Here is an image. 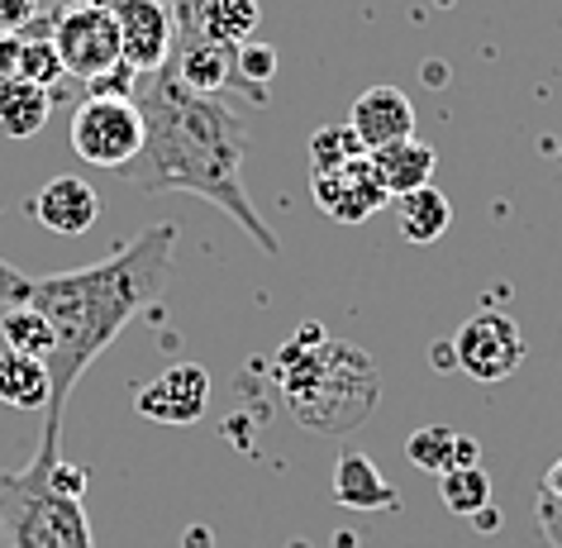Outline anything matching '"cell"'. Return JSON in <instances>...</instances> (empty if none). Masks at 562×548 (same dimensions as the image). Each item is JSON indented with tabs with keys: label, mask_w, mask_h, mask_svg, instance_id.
Segmentation results:
<instances>
[{
	"label": "cell",
	"mask_w": 562,
	"mask_h": 548,
	"mask_svg": "<svg viewBox=\"0 0 562 548\" xmlns=\"http://www.w3.org/2000/svg\"><path fill=\"white\" fill-rule=\"evenodd\" d=\"M144 110V148L124 167V181L144 195L187 191L224 210L262 253H281V238L267 230L252 195L244 191V158H248V124L224 96H201L181 87L172 67L138 77L134 91Z\"/></svg>",
	"instance_id": "obj_1"
},
{
	"label": "cell",
	"mask_w": 562,
	"mask_h": 548,
	"mask_svg": "<svg viewBox=\"0 0 562 548\" xmlns=\"http://www.w3.org/2000/svg\"><path fill=\"white\" fill-rule=\"evenodd\" d=\"M177 224L162 220L144 230L134 244H124L115 258L77 267V272H53L34 282L30 305L53 325V354H48V411H44V454H58L63 411L72 401L81 372L105 354L110 344L130 329L153 301L162 297L167 272L177 253Z\"/></svg>",
	"instance_id": "obj_2"
},
{
	"label": "cell",
	"mask_w": 562,
	"mask_h": 548,
	"mask_svg": "<svg viewBox=\"0 0 562 548\" xmlns=\"http://www.w3.org/2000/svg\"><path fill=\"white\" fill-rule=\"evenodd\" d=\"M281 401L296 425L315 434H348L376 411L382 377L376 362L358 344L334 339L325 325L305 320L286 344L277 348Z\"/></svg>",
	"instance_id": "obj_3"
},
{
	"label": "cell",
	"mask_w": 562,
	"mask_h": 548,
	"mask_svg": "<svg viewBox=\"0 0 562 548\" xmlns=\"http://www.w3.org/2000/svg\"><path fill=\"white\" fill-rule=\"evenodd\" d=\"M53 462H58V454L38 448L30 468L0 477V534H5V548H95L81 501L63 496L53 487L48 477Z\"/></svg>",
	"instance_id": "obj_4"
},
{
	"label": "cell",
	"mask_w": 562,
	"mask_h": 548,
	"mask_svg": "<svg viewBox=\"0 0 562 548\" xmlns=\"http://www.w3.org/2000/svg\"><path fill=\"white\" fill-rule=\"evenodd\" d=\"M67 138L87 167L124 172L144 148V110H138V101H120V96H87L72 110Z\"/></svg>",
	"instance_id": "obj_5"
},
{
	"label": "cell",
	"mask_w": 562,
	"mask_h": 548,
	"mask_svg": "<svg viewBox=\"0 0 562 548\" xmlns=\"http://www.w3.org/2000/svg\"><path fill=\"white\" fill-rule=\"evenodd\" d=\"M48 38L58 48V63L67 77L95 81L120 63V24L105 5H91V0H77V5L58 10L48 24Z\"/></svg>",
	"instance_id": "obj_6"
},
{
	"label": "cell",
	"mask_w": 562,
	"mask_h": 548,
	"mask_svg": "<svg viewBox=\"0 0 562 548\" xmlns=\"http://www.w3.org/2000/svg\"><path fill=\"white\" fill-rule=\"evenodd\" d=\"M525 354H529L525 334H519L515 320L501 315V311L472 315L468 325L453 334V362H458V372L472 377V382H505L510 372H519Z\"/></svg>",
	"instance_id": "obj_7"
},
{
	"label": "cell",
	"mask_w": 562,
	"mask_h": 548,
	"mask_svg": "<svg viewBox=\"0 0 562 548\" xmlns=\"http://www.w3.org/2000/svg\"><path fill=\"white\" fill-rule=\"evenodd\" d=\"M110 15L120 24V63L138 77L162 72L177 44V20L167 0H110Z\"/></svg>",
	"instance_id": "obj_8"
},
{
	"label": "cell",
	"mask_w": 562,
	"mask_h": 548,
	"mask_svg": "<svg viewBox=\"0 0 562 548\" xmlns=\"http://www.w3.org/2000/svg\"><path fill=\"white\" fill-rule=\"evenodd\" d=\"M315 205L325 210L334 224H368L376 210L391 205L386 187L372 172V158H358L348 167H334V172H315L311 177Z\"/></svg>",
	"instance_id": "obj_9"
},
{
	"label": "cell",
	"mask_w": 562,
	"mask_h": 548,
	"mask_svg": "<svg viewBox=\"0 0 562 548\" xmlns=\"http://www.w3.org/2000/svg\"><path fill=\"white\" fill-rule=\"evenodd\" d=\"M134 405H138V415L158 420V425H191L210 405V372L201 362H172L148 387H138Z\"/></svg>",
	"instance_id": "obj_10"
},
{
	"label": "cell",
	"mask_w": 562,
	"mask_h": 548,
	"mask_svg": "<svg viewBox=\"0 0 562 548\" xmlns=\"http://www.w3.org/2000/svg\"><path fill=\"white\" fill-rule=\"evenodd\" d=\"M34 220L44 224L48 234H63V238H77L87 234L95 220H101V191L91 187L87 177H53L38 187V195L30 201Z\"/></svg>",
	"instance_id": "obj_11"
},
{
	"label": "cell",
	"mask_w": 562,
	"mask_h": 548,
	"mask_svg": "<svg viewBox=\"0 0 562 548\" xmlns=\"http://www.w3.org/2000/svg\"><path fill=\"white\" fill-rule=\"evenodd\" d=\"M353 134L362 138V148L376 153L396 138H415V105L401 87H368L353 101Z\"/></svg>",
	"instance_id": "obj_12"
},
{
	"label": "cell",
	"mask_w": 562,
	"mask_h": 548,
	"mask_svg": "<svg viewBox=\"0 0 562 548\" xmlns=\"http://www.w3.org/2000/svg\"><path fill=\"white\" fill-rule=\"evenodd\" d=\"M329 487H334V501L344 505V511H358V515H376V511H396L401 496H396V487L382 477V468L368 458V454H339L334 458V477H329Z\"/></svg>",
	"instance_id": "obj_13"
},
{
	"label": "cell",
	"mask_w": 562,
	"mask_h": 548,
	"mask_svg": "<svg viewBox=\"0 0 562 548\" xmlns=\"http://www.w3.org/2000/svg\"><path fill=\"white\" fill-rule=\"evenodd\" d=\"M368 158H372V172L386 187L391 201H401V195L429 187L434 167H439V153H434L425 138H396V144L376 148V153H368Z\"/></svg>",
	"instance_id": "obj_14"
},
{
	"label": "cell",
	"mask_w": 562,
	"mask_h": 548,
	"mask_svg": "<svg viewBox=\"0 0 562 548\" xmlns=\"http://www.w3.org/2000/svg\"><path fill=\"white\" fill-rule=\"evenodd\" d=\"M405 458H411L419 472L443 477L453 468H472L476 462V439L472 434L448 429V425H425V429H415L411 439H405Z\"/></svg>",
	"instance_id": "obj_15"
},
{
	"label": "cell",
	"mask_w": 562,
	"mask_h": 548,
	"mask_svg": "<svg viewBox=\"0 0 562 548\" xmlns=\"http://www.w3.org/2000/svg\"><path fill=\"white\" fill-rule=\"evenodd\" d=\"M53 115V91L34 87L24 77L0 81V134L5 138H34Z\"/></svg>",
	"instance_id": "obj_16"
},
{
	"label": "cell",
	"mask_w": 562,
	"mask_h": 548,
	"mask_svg": "<svg viewBox=\"0 0 562 548\" xmlns=\"http://www.w3.org/2000/svg\"><path fill=\"white\" fill-rule=\"evenodd\" d=\"M396 224L411 244H434V238H443L448 224H453V205H448V195L429 181V187H419L396 201Z\"/></svg>",
	"instance_id": "obj_17"
},
{
	"label": "cell",
	"mask_w": 562,
	"mask_h": 548,
	"mask_svg": "<svg viewBox=\"0 0 562 548\" xmlns=\"http://www.w3.org/2000/svg\"><path fill=\"white\" fill-rule=\"evenodd\" d=\"M48 368L24 354H0V401L10 411H48Z\"/></svg>",
	"instance_id": "obj_18"
},
{
	"label": "cell",
	"mask_w": 562,
	"mask_h": 548,
	"mask_svg": "<svg viewBox=\"0 0 562 548\" xmlns=\"http://www.w3.org/2000/svg\"><path fill=\"white\" fill-rule=\"evenodd\" d=\"M48 24H53V15H38L34 24H24L20 58H15V77L34 81V87H44V91H53V81L63 77V63H58V48H53V38H48Z\"/></svg>",
	"instance_id": "obj_19"
},
{
	"label": "cell",
	"mask_w": 562,
	"mask_h": 548,
	"mask_svg": "<svg viewBox=\"0 0 562 548\" xmlns=\"http://www.w3.org/2000/svg\"><path fill=\"white\" fill-rule=\"evenodd\" d=\"M258 20H262L258 0H205V10H201V30L215 38V44H229V48L248 44Z\"/></svg>",
	"instance_id": "obj_20"
},
{
	"label": "cell",
	"mask_w": 562,
	"mask_h": 548,
	"mask_svg": "<svg viewBox=\"0 0 562 548\" xmlns=\"http://www.w3.org/2000/svg\"><path fill=\"white\" fill-rule=\"evenodd\" d=\"M0 339H5L10 354H24L38 362H48V354H53V325L34 305H10V311L0 315Z\"/></svg>",
	"instance_id": "obj_21"
},
{
	"label": "cell",
	"mask_w": 562,
	"mask_h": 548,
	"mask_svg": "<svg viewBox=\"0 0 562 548\" xmlns=\"http://www.w3.org/2000/svg\"><path fill=\"white\" fill-rule=\"evenodd\" d=\"M439 501H443L453 515H462V519L482 515L486 505H491V477H486V468H482V462H472V468L443 472V477H439Z\"/></svg>",
	"instance_id": "obj_22"
},
{
	"label": "cell",
	"mask_w": 562,
	"mask_h": 548,
	"mask_svg": "<svg viewBox=\"0 0 562 548\" xmlns=\"http://www.w3.org/2000/svg\"><path fill=\"white\" fill-rule=\"evenodd\" d=\"M358 158H368V148H362V138L353 134V124H325V130L311 134L315 172H334V167H348Z\"/></svg>",
	"instance_id": "obj_23"
},
{
	"label": "cell",
	"mask_w": 562,
	"mask_h": 548,
	"mask_svg": "<svg viewBox=\"0 0 562 548\" xmlns=\"http://www.w3.org/2000/svg\"><path fill=\"white\" fill-rule=\"evenodd\" d=\"M277 77V48L267 44H238V58H234V81H244L252 91V101H262V81Z\"/></svg>",
	"instance_id": "obj_24"
},
{
	"label": "cell",
	"mask_w": 562,
	"mask_h": 548,
	"mask_svg": "<svg viewBox=\"0 0 562 548\" xmlns=\"http://www.w3.org/2000/svg\"><path fill=\"white\" fill-rule=\"evenodd\" d=\"M34 297V277L15 272L5 258H0V311H10V305H30Z\"/></svg>",
	"instance_id": "obj_25"
},
{
	"label": "cell",
	"mask_w": 562,
	"mask_h": 548,
	"mask_svg": "<svg viewBox=\"0 0 562 548\" xmlns=\"http://www.w3.org/2000/svg\"><path fill=\"white\" fill-rule=\"evenodd\" d=\"M539 529H543V539L562 548V491H543L539 487Z\"/></svg>",
	"instance_id": "obj_26"
},
{
	"label": "cell",
	"mask_w": 562,
	"mask_h": 548,
	"mask_svg": "<svg viewBox=\"0 0 562 548\" xmlns=\"http://www.w3.org/2000/svg\"><path fill=\"white\" fill-rule=\"evenodd\" d=\"M34 20H38V0H0V38L20 34Z\"/></svg>",
	"instance_id": "obj_27"
},
{
	"label": "cell",
	"mask_w": 562,
	"mask_h": 548,
	"mask_svg": "<svg viewBox=\"0 0 562 548\" xmlns=\"http://www.w3.org/2000/svg\"><path fill=\"white\" fill-rule=\"evenodd\" d=\"M48 477H53V487L72 501H81V491H87V468H77V462H53Z\"/></svg>",
	"instance_id": "obj_28"
},
{
	"label": "cell",
	"mask_w": 562,
	"mask_h": 548,
	"mask_svg": "<svg viewBox=\"0 0 562 548\" xmlns=\"http://www.w3.org/2000/svg\"><path fill=\"white\" fill-rule=\"evenodd\" d=\"M558 158H562V148H558Z\"/></svg>",
	"instance_id": "obj_29"
}]
</instances>
